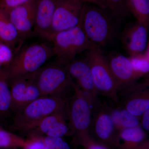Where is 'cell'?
Returning <instances> with one entry per match:
<instances>
[{"instance_id": "cell-2", "label": "cell", "mask_w": 149, "mask_h": 149, "mask_svg": "<svg viewBox=\"0 0 149 149\" xmlns=\"http://www.w3.org/2000/svg\"><path fill=\"white\" fill-rule=\"evenodd\" d=\"M79 25L92 47H104L115 33L114 25L106 10L90 3H84Z\"/></svg>"}, {"instance_id": "cell-3", "label": "cell", "mask_w": 149, "mask_h": 149, "mask_svg": "<svg viewBox=\"0 0 149 149\" xmlns=\"http://www.w3.org/2000/svg\"><path fill=\"white\" fill-rule=\"evenodd\" d=\"M53 56L52 47L45 43H36L21 48L6 69L8 81L31 77Z\"/></svg>"}, {"instance_id": "cell-21", "label": "cell", "mask_w": 149, "mask_h": 149, "mask_svg": "<svg viewBox=\"0 0 149 149\" xmlns=\"http://www.w3.org/2000/svg\"><path fill=\"white\" fill-rule=\"evenodd\" d=\"M128 8L137 22L148 29L149 0H128Z\"/></svg>"}, {"instance_id": "cell-29", "label": "cell", "mask_w": 149, "mask_h": 149, "mask_svg": "<svg viewBox=\"0 0 149 149\" xmlns=\"http://www.w3.org/2000/svg\"><path fill=\"white\" fill-rule=\"evenodd\" d=\"M34 1L35 0H0V8L8 11L16 7L23 5Z\"/></svg>"}, {"instance_id": "cell-19", "label": "cell", "mask_w": 149, "mask_h": 149, "mask_svg": "<svg viewBox=\"0 0 149 149\" xmlns=\"http://www.w3.org/2000/svg\"><path fill=\"white\" fill-rule=\"evenodd\" d=\"M116 130H121L140 125L139 118L130 114L123 107L112 108L105 104Z\"/></svg>"}, {"instance_id": "cell-28", "label": "cell", "mask_w": 149, "mask_h": 149, "mask_svg": "<svg viewBox=\"0 0 149 149\" xmlns=\"http://www.w3.org/2000/svg\"><path fill=\"white\" fill-rule=\"evenodd\" d=\"M26 143L23 149H45L44 138L38 134H33L29 139L25 140Z\"/></svg>"}, {"instance_id": "cell-24", "label": "cell", "mask_w": 149, "mask_h": 149, "mask_svg": "<svg viewBox=\"0 0 149 149\" xmlns=\"http://www.w3.org/2000/svg\"><path fill=\"white\" fill-rule=\"evenodd\" d=\"M26 141L21 137L0 127V149L23 148Z\"/></svg>"}, {"instance_id": "cell-4", "label": "cell", "mask_w": 149, "mask_h": 149, "mask_svg": "<svg viewBox=\"0 0 149 149\" xmlns=\"http://www.w3.org/2000/svg\"><path fill=\"white\" fill-rule=\"evenodd\" d=\"M54 56L56 63L65 65L76 56L92 48L91 43L80 25L60 31L52 35Z\"/></svg>"}, {"instance_id": "cell-27", "label": "cell", "mask_w": 149, "mask_h": 149, "mask_svg": "<svg viewBox=\"0 0 149 149\" xmlns=\"http://www.w3.org/2000/svg\"><path fill=\"white\" fill-rule=\"evenodd\" d=\"M16 53L10 46L0 41V63L3 69L8 68Z\"/></svg>"}, {"instance_id": "cell-34", "label": "cell", "mask_w": 149, "mask_h": 149, "mask_svg": "<svg viewBox=\"0 0 149 149\" xmlns=\"http://www.w3.org/2000/svg\"><path fill=\"white\" fill-rule=\"evenodd\" d=\"M3 69V68L2 66L1 65L0 63V73L2 71Z\"/></svg>"}, {"instance_id": "cell-25", "label": "cell", "mask_w": 149, "mask_h": 149, "mask_svg": "<svg viewBox=\"0 0 149 149\" xmlns=\"http://www.w3.org/2000/svg\"><path fill=\"white\" fill-rule=\"evenodd\" d=\"M149 57L148 48L143 53L129 57L133 69L141 77L149 73Z\"/></svg>"}, {"instance_id": "cell-5", "label": "cell", "mask_w": 149, "mask_h": 149, "mask_svg": "<svg viewBox=\"0 0 149 149\" xmlns=\"http://www.w3.org/2000/svg\"><path fill=\"white\" fill-rule=\"evenodd\" d=\"M86 58L91 68L93 81L99 95L119 102L118 88L108 62L100 48L92 47L87 50Z\"/></svg>"}, {"instance_id": "cell-1", "label": "cell", "mask_w": 149, "mask_h": 149, "mask_svg": "<svg viewBox=\"0 0 149 149\" xmlns=\"http://www.w3.org/2000/svg\"><path fill=\"white\" fill-rule=\"evenodd\" d=\"M68 100L67 97H40L15 113L11 127L21 132H31L43 118L66 109Z\"/></svg>"}, {"instance_id": "cell-20", "label": "cell", "mask_w": 149, "mask_h": 149, "mask_svg": "<svg viewBox=\"0 0 149 149\" xmlns=\"http://www.w3.org/2000/svg\"><path fill=\"white\" fill-rule=\"evenodd\" d=\"M11 96L8 76L6 69L0 73V120L8 116L12 112Z\"/></svg>"}, {"instance_id": "cell-23", "label": "cell", "mask_w": 149, "mask_h": 149, "mask_svg": "<svg viewBox=\"0 0 149 149\" xmlns=\"http://www.w3.org/2000/svg\"><path fill=\"white\" fill-rule=\"evenodd\" d=\"M104 2L105 9L108 10L116 18H124L130 13L128 0H104Z\"/></svg>"}, {"instance_id": "cell-14", "label": "cell", "mask_w": 149, "mask_h": 149, "mask_svg": "<svg viewBox=\"0 0 149 149\" xmlns=\"http://www.w3.org/2000/svg\"><path fill=\"white\" fill-rule=\"evenodd\" d=\"M56 0H36L33 35L49 41Z\"/></svg>"}, {"instance_id": "cell-18", "label": "cell", "mask_w": 149, "mask_h": 149, "mask_svg": "<svg viewBox=\"0 0 149 149\" xmlns=\"http://www.w3.org/2000/svg\"><path fill=\"white\" fill-rule=\"evenodd\" d=\"M8 16V12L0 8V41L12 47L16 52L22 41Z\"/></svg>"}, {"instance_id": "cell-22", "label": "cell", "mask_w": 149, "mask_h": 149, "mask_svg": "<svg viewBox=\"0 0 149 149\" xmlns=\"http://www.w3.org/2000/svg\"><path fill=\"white\" fill-rule=\"evenodd\" d=\"M67 119L66 109L48 116L41 120L34 130L37 133H47L61 120Z\"/></svg>"}, {"instance_id": "cell-16", "label": "cell", "mask_w": 149, "mask_h": 149, "mask_svg": "<svg viewBox=\"0 0 149 149\" xmlns=\"http://www.w3.org/2000/svg\"><path fill=\"white\" fill-rule=\"evenodd\" d=\"M119 137L120 149H149L146 133L140 125L121 130Z\"/></svg>"}, {"instance_id": "cell-10", "label": "cell", "mask_w": 149, "mask_h": 149, "mask_svg": "<svg viewBox=\"0 0 149 149\" xmlns=\"http://www.w3.org/2000/svg\"><path fill=\"white\" fill-rule=\"evenodd\" d=\"M72 79L86 94L92 106L98 100L99 95L93 81L91 68L86 58L73 59L65 65Z\"/></svg>"}, {"instance_id": "cell-15", "label": "cell", "mask_w": 149, "mask_h": 149, "mask_svg": "<svg viewBox=\"0 0 149 149\" xmlns=\"http://www.w3.org/2000/svg\"><path fill=\"white\" fill-rule=\"evenodd\" d=\"M147 86V83L137 85L134 84L123 90L127 93L123 102V108L139 118L149 109V92Z\"/></svg>"}, {"instance_id": "cell-8", "label": "cell", "mask_w": 149, "mask_h": 149, "mask_svg": "<svg viewBox=\"0 0 149 149\" xmlns=\"http://www.w3.org/2000/svg\"><path fill=\"white\" fill-rule=\"evenodd\" d=\"M93 105L94 110L90 130L92 129L101 143L120 148L119 132L115 126L105 104H101L97 100Z\"/></svg>"}, {"instance_id": "cell-12", "label": "cell", "mask_w": 149, "mask_h": 149, "mask_svg": "<svg viewBox=\"0 0 149 149\" xmlns=\"http://www.w3.org/2000/svg\"><path fill=\"white\" fill-rule=\"evenodd\" d=\"M148 29L137 22L125 27L121 35V40L130 57L143 53L148 47Z\"/></svg>"}, {"instance_id": "cell-13", "label": "cell", "mask_w": 149, "mask_h": 149, "mask_svg": "<svg viewBox=\"0 0 149 149\" xmlns=\"http://www.w3.org/2000/svg\"><path fill=\"white\" fill-rule=\"evenodd\" d=\"M35 1L7 11L10 19L22 40L33 35Z\"/></svg>"}, {"instance_id": "cell-26", "label": "cell", "mask_w": 149, "mask_h": 149, "mask_svg": "<svg viewBox=\"0 0 149 149\" xmlns=\"http://www.w3.org/2000/svg\"><path fill=\"white\" fill-rule=\"evenodd\" d=\"M74 139L76 143L82 146L83 149H110L105 145L95 141L90 133L83 134Z\"/></svg>"}, {"instance_id": "cell-31", "label": "cell", "mask_w": 149, "mask_h": 149, "mask_svg": "<svg viewBox=\"0 0 149 149\" xmlns=\"http://www.w3.org/2000/svg\"><path fill=\"white\" fill-rule=\"evenodd\" d=\"M56 149H70L68 144L62 138H55Z\"/></svg>"}, {"instance_id": "cell-32", "label": "cell", "mask_w": 149, "mask_h": 149, "mask_svg": "<svg viewBox=\"0 0 149 149\" xmlns=\"http://www.w3.org/2000/svg\"><path fill=\"white\" fill-rule=\"evenodd\" d=\"M45 149H56L55 139L52 137H47L44 138Z\"/></svg>"}, {"instance_id": "cell-33", "label": "cell", "mask_w": 149, "mask_h": 149, "mask_svg": "<svg viewBox=\"0 0 149 149\" xmlns=\"http://www.w3.org/2000/svg\"><path fill=\"white\" fill-rule=\"evenodd\" d=\"M83 2L90 3L100 7L102 8L105 9L104 2V0H80Z\"/></svg>"}, {"instance_id": "cell-17", "label": "cell", "mask_w": 149, "mask_h": 149, "mask_svg": "<svg viewBox=\"0 0 149 149\" xmlns=\"http://www.w3.org/2000/svg\"><path fill=\"white\" fill-rule=\"evenodd\" d=\"M29 77H21L8 81L12 103V109L15 113L32 101L27 88Z\"/></svg>"}, {"instance_id": "cell-9", "label": "cell", "mask_w": 149, "mask_h": 149, "mask_svg": "<svg viewBox=\"0 0 149 149\" xmlns=\"http://www.w3.org/2000/svg\"><path fill=\"white\" fill-rule=\"evenodd\" d=\"M84 3L80 0H56L52 36L79 25Z\"/></svg>"}, {"instance_id": "cell-6", "label": "cell", "mask_w": 149, "mask_h": 149, "mask_svg": "<svg viewBox=\"0 0 149 149\" xmlns=\"http://www.w3.org/2000/svg\"><path fill=\"white\" fill-rule=\"evenodd\" d=\"M72 88L73 93L68 102L66 116L71 135L74 139L90 133L92 104L88 96L73 81Z\"/></svg>"}, {"instance_id": "cell-30", "label": "cell", "mask_w": 149, "mask_h": 149, "mask_svg": "<svg viewBox=\"0 0 149 149\" xmlns=\"http://www.w3.org/2000/svg\"><path fill=\"white\" fill-rule=\"evenodd\" d=\"M141 125L143 129L146 131L149 130V109H148L141 116Z\"/></svg>"}, {"instance_id": "cell-11", "label": "cell", "mask_w": 149, "mask_h": 149, "mask_svg": "<svg viewBox=\"0 0 149 149\" xmlns=\"http://www.w3.org/2000/svg\"><path fill=\"white\" fill-rule=\"evenodd\" d=\"M107 58L112 73L117 83L118 93L134 85L141 77L133 69L129 57L118 53H113Z\"/></svg>"}, {"instance_id": "cell-7", "label": "cell", "mask_w": 149, "mask_h": 149, "mask_svg": "<svg viewBox=\"0 0 149 149\" xmlns=\"http://www.w3.org/2000/svg\"><path fill=\"white\" fill-rule=\"evenodd\" d=\"M42 96L67 97L73 80L65 65L57 63L43 67L32 75Z\"/></svg>"}]
</instances>
